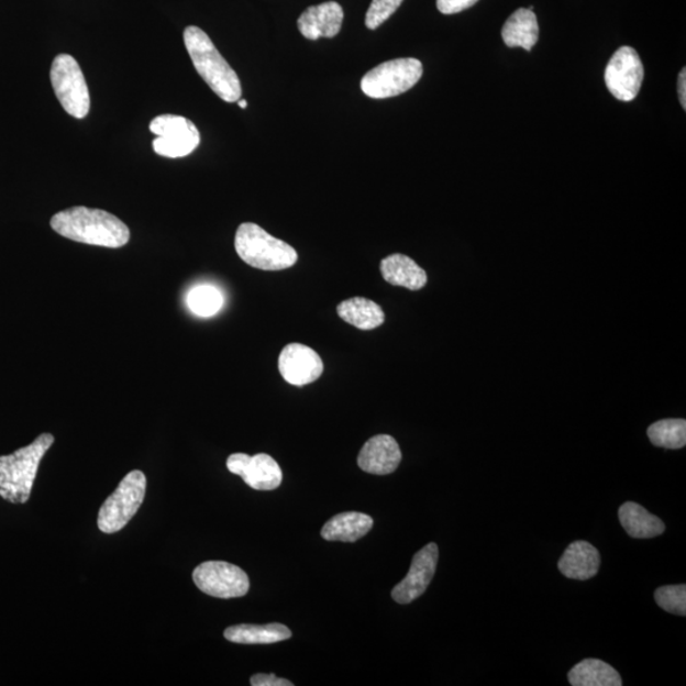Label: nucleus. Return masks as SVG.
<instances>
[{
    "label": "nucleus",
    "instance_id": "nucleus-11",
    "mask_svg": "<svg viewBox=\"0 0 686 686\" xmlns=\"http://www.w3.org/2000/svg\"><path fill=\"white\" fill-rule=\"evenodd\" d=\"M226 468L257 491H273L283 482L280 465L267 454H232L228 457Z\"/></svg>",
    "mask_w": 686,
    "mask_h": 686
},
{
    "label": "nucleus",
    "instance_id": "nucleus-1",
    "mask_svg": "<svg viewBox=\"0 0 686 686\" xmlns=\"http://www.w3.org/2000/svg\"><path fill=\"white\" fill-rule=\"evenodd\" d=\"M52 228L70 241L106 248H121L130 241L128 225L118 217L100 209L76 207L57 212Z\"/></svg>",
    "mask_w": 686,
    "mask_h": 686
},
{
    "label": "nucleus",
    "instance_id": "nucleus-15",
    "mask_svg": "<svg viewBox=\"0 0 686 686\" xmlns=\"http://www.w3.org/2000/svg\"><path fill=\"white\" fill-rule=\"evenodd\" d=\"M343 19L342 7L336 2H325L309 7L300 14L298 29L308 40L332 38L340 34Z\"/></svg>",
    "mask_w": 686,
    "mask_h": 686
},
{
    "label": "nucleus",
    "instance_id": "nucleus-25",
    "mask_svg": "<svg viewBox=\"0 0 686 686\" xmlns=\"http://www.w3.org/2000/svg\"><path fill=\"white\" fill-rule=\"evenodd\" d=\"M224 303L223 296L214 286L201 285L196 286L187 297V306L191 312L199 317H211L222 309Z\"/></svg>",
    "mask_w": 686,
    "mask_h": 686
},
{
    "label": "nucleus",
    "instance_id": "nucleus-6",
    "mask_svg": "<svg viewBox=\"0 0 686 686\" xmlns=\"http://www.w3.org/2000/svg\"><path fill=\"white\" fill-rule=\"evenodd\" d=\"M422 73V63L413 57L386 62L366 73L362 91L375 100L396 97L418 85Z\"/></svg>",
    "mask_w": 686,
    "mask_h": 686
},
{
    "label": "nucleus",
    "instance_id": "nucleus-26",
    "mask_svg": "<svg viewBox=\"0 0 686 686\" xmlns=\"http://www.w3.org/2000/svg\"><path fill=\"white\" fill-rule=\"evenodd\" d=\"M655 600L661 609L672 615L686 616V586L670 585L659 587L655 591Z\"/></svg>",
    "mask_w": 686,
    "mask_h": 686
},
{
    "label": "nucleus",
    "instance_id": "nucleus-22",
    "mask_svg": "<svg viewBox=\"0 0 686 686\" xmlns=\"http://www.w3.org/2000/svg\"><path fill=\"white\" fill-rule=\"evenodd\" d=\"M572 686H622L617 670L601 660L586 659L568 673Z\"/></svg>",
    "mask_w": 686,
    "mask_h": 686
},
{
    "label": "nucleus",
    "instance_id": "nucleus-23",
    "mask_svg": "<svg viewBox=\"0 0 686 686\" xmlns=\"http://www.w3.org/2000/svg\"><path fill=\"white\" fill-rule=\"evenodd\" d=\"M229 642L241 644H272L291 639L288 627L279 623L267 626L241 624L225 629Z\"/></svg>",
    "mask_w": 686,
    "mask_h": 686
},
{
    "label": "nucleus",
    "instance_id": "nucleus-4",
    "mask_svg": "<svg viewBox=\"0 0 686 686\" xmlns=\"http://www.w3.org/2000/svg\"><path fill=\"white\" fill-rule=\"evenodd\" d=\"M236 253L247 265L264 272H280L297 264L298 253L255 223H243L235 233Z\"/></svg>",
    "mask_w": 686,
    "mask_h": 686
},
{
    "label": "nucleus",
    "instance_id": "nucleus-16",
    "mask_svg": "<svg viewBox=\"0 0 686 686\" xmlns=\"http://www.w3.org/2000/svg\"><path fill=\"white\" fill-rule=\"evenodd\" d=\"M600 563V553L593 544L577 541L569 544L562 554L558 568L567 578L586 582L598 575Z\"/></svg>",
    "mask_w": 686,
    "mask_h": 686
},
{
    "label": "nucleus",
    "instance_id": "nucleus-29",
    "mask_svg": "<svg viewBox=\"0 0 686 686\" xmlns=\"http://www.w3.org/2000/svg\"><path fill=\"white\" fill-rule=\"evenodd\" d=\"M253 686H292L294 684L286 679H280L274 674H256L251 677Z\"/></svg>",
    "mask_w": 686,
    "mask_h": 686
},
{
    "label": "nucleus",
    "instance_id": "nucleus-2",
    "mask_svg": "<svg viewBox=\"0 0 686 686\" xmlns=\"http://www.w3.org/2000/svg\"><path fill=\"white\" fill-rule=\"evenodd\" d=\"M184 40L195 69L212 91L225 102H239L242 97L241 80L206 32L189 26L184 32Z\"/></svg>",
    "mask_w": 686,
    "mask_h": 686
},
{
    "label": "nucleus",
    "instance_id": "nucleus-27",
    "mask_svg": "<svg viewBox=\"0 0 686 686\" xmlns=\"http://www.w3.org/2000/svg\"><path fill=\"white\" fill-rule=\"evenodd\" d=\"M403 0H373L367 10L365 24L369 30H377L396 13Z\"/></svg>",
    "mask_w": 686,
    "mask_h": 686
},
{
    "label": "nucleus",
    "instance_id": "nucleus-7",
    "mask_svg": "<svg viewBox=\"0 0 686 686\" xmlns=\"http://www.w3.org/2000/svg\"><path fill=\"white\" fill-rule=\"evenodd\" d=\"M51 79L63 109L73 118H87L91 110V97L84 71L75 57L68 54L57 55L52 65Z\"/></svg>",
    "mask_w": 686,
    "mask_h": 686
},
{
    "label": "nucleus",
    "instance_id": "nucleus-24",
    "mask_svg": "<svg viewBox=\"0 0 686 686\" xmlns=\"http://www.w3.org/2000/svg\"><path fill=\"white\" fill-rule=\"evenodd\" d=\"M648 435L655 446L682 449L686 444V421L684 419L657 421L651 424Z\"/></svg>",
    "mask_w": 686,
    "mask_h": 686
},
{
    "label": "nucleus",
    "instance_id": "nucleus-9",
    "mask_svg": "<svg viewBox=\"0 0 686 686\" xmlns=\"http://www.w3.org/2000/svg\"><path fill=\"white\" fill-rule=\"evenodd\" d=\"M192 578L199 590L212 598H242L250 590V578L246 572L223 561L201 563L195 568Z\"/></svg>",
    "mask_w": 686,
    "mask_h": 686
},
{
    "label": "nucleus",
    "instance_id": "nucleus-28",
    "mask_svg": "<svg viewBox=\"0 0 686 686\" xmlns=\"http://www.w3.org/2000/svg\"><path fill=\"white\" fill-rule=\"evenodd\" d=\"M477 2L478 0H436V5L443 14H455L468 10Z\"/></svg>",
    "mask_w": 686,
    "mask_h": 686
},
{
    "label": "nucleus",
    "instance_id": "nucleus-5",
    "mask_svg": "<svg viewBox=\"0 0 686 686\" xmlns=\"http://www.w3.org/2000/svg\"><path fill=\"white\" fill-rule=\"evenodd\" d=\"M146 477L142 471L130 472L98 512V528L113 534L124 529L144 501Z\"/></svg>",
    "mask_w": 686,
    "mask_h": 686
},
{
    "label": "nucleus",
    "instance_id": "nucleus-3",
    "mask_svg": "<svg viewBox=\"0 0 686 686\" xmlns=\"http://www.w3.org/2000/svg\"><path fill=\"white\" fill-rule=\"evenodd\" d=\"M54 441L52 434H43L20 451L0 456V496L5 501L15 505L29 501L38 465Z\"/></svg>",
    "mask_w": 686,
    "mask_h": 686
},
{
    "label": "nucleus",
    "instance_id": "nucleus-20",
    "mask_svg": "<svg viewBox=\"0 0 686 686\" xmlns=\"http://www.w3.org/2000/svg\"><path fill=\"white\" fill-rule=\"evenodd\" d=\"M502 38L509 47H522L527 52L532 51L539 38V24L535 13L527 10V8H520L504 24Z\"/></svg>",
    "mask_w": 686,
    "mask_h": 686
},
{
    "label": "nucleus",
    "instance_id": "nucleus-19",
    "mask_svg": "<svg viewBox=\"0 0 686 686\" xmlns=\"http://www.w3.org/2000/svg\"><path fill=\"white\" fill-rule=\"evenodd\" d=\"M619 521L627 534L635 539H651L665 532V524L661 519L631 501L620 506Z\"/></svg>",
    "mask_w": 686,
    "mask_h": 686
},
{
    "label": "nucleus",
    "instance_id": "nucleus-10",
    "mask_svg": "<svg viewBox=\"0 0 686 686\" xmlns=\"http://www.w3.org/2000/svg\"><path fill=\"white\" fill-rule=\"evenodd\" d=\"M644 70L639 53L629 46L612 55L606 69L609 92L619 101L631 102L640 93Z\"/></svg>",
    "mask_w": 686,
    "mask_h": 686
},
{
    "label": "nucleus",
    "instance_id": "nucleus-30",
    "mask_svg": "<svg viewBox=\"0 0 686 686\" xmlns=\"http://www.w3.org/2000/svg\"><path fill=\"white\" fill-rule=\"evenodd\" d=\"M677 92H679V100L683 109L686 110V69L684 68L679 75V84H677Z\"/></svg>",
    "mask_w": 686,
    "mask_h": 686
},
{
    "label": "nucleus",
    "instance_id": "nucleus-18",
    "mask_svg": "<svg viewBox=\"0 0 686 686\" xmlns=\"http://www.w3.org/2000/svg\"><path fill=\"white\" fill-rule=\"evenodd\" d=\"M373 525L369 514L343 512L327 521L321 534L329 542L354 543L369 533Z\"/></svg>",
    "mask_w": 686,
    "mask_h": 686
},
{
    "label": "nucleus",
    "instance_id": "nucleus-17",
    "mask_svg": "<svg viewBox=\"0 0 686 686\" xmlns=\"http://www.w3.org/2000/svg\"><path fill=\"white\" fill-rule=\"evenodd\" d=\"M383 279L390 285L403 286V288L418 291L428 284V274L414 261L408 256L390 255L380 264Z\"/></svg>",
    "mask_w": 686,
    "mask_h": 686
},
{
    "label": "nucleus",
    "instance_id": "nucleus-14",
    "mask_svg": "<svg viewBox=\"0 0 686 686\" xmlns=\"http://www.w3.org/2000/svg\"><path fill=\"white\" fill-rule=\"evenodd\" d=\"M402 461L395 438L377 435L366 441L357 457L358 467L370 475L387 476L397 471Z\"/></svg>",
    "mask_w": 686,
    "mask_h": 686
},
{
    "label": "nucleus",
    "instance_id": "nucleus-31",
    "mask_svg": "<svg viewBox=\"0 0 686 686\" xmlns=\"http://www.w3.org/2000/svg\"><path fill=\"white\" fill-rule=\"evenodd\" d=\"M239 102H240V108H242V109H247V104H248V103H247V101H246V100H240Z\"/></svg>",
    "mask_w": 686,
    "mask_h": 686
},
{
    "label": "nucleus",
    "instance_id": "nucleus-13",
    "mask_svg": "<svg viewBox=\"0 0 686 686\" xmlns=\"http://www.w3.org/2000/svg\"><path fill=\"white\" fill-rule=\"evenodd\" d=\"M279 370L291 386L305 387L321 378L324 365L313 348L301 343H289L281 351Z\"/></svg>",
    "mask_w": 686,
    "mask_h": 686
},
{
    "label": "nucleus",
    "instance_id": "nucleus-8",
    "mask_svg": "<svg viewBox=\"0 0 686 686\" xmlns=\"http://www.w3.org/2000/svg\"><path fill=\"white\" fill-rule=\"evenodd\" d=\"M155 153L167 158H182L198 148L201 137L193 122L177 114H161L151 122Z\"/></svg>",
    "mask_w": 686,
    "mask_h": 686
},
{
    "label": "nucleus",
    "instance_id": "nucleus-21",
    "mask_svg": "<svg viewBox=\"0 0 686 686\" xmlns=\"http://www.w3.org/2000/svg\"><path fill=\"white\" fill-rule=\"evenodd\" d=\"M338 314L341 320L363 331L378 329L386 321L381 307L366 298L342 301L338 307Z\"/></svg>",
    "mask_w": 686,
    "mask_h": 686
},
{
    "label": "nucleus",
    "instance_id": "nucleus-12",
    "mask_svg": "<svg viewBox=\"0 0 686 686\" xmlns=\"http://www.w3.org/2000/svg\"><path fill=\"white\" fill-rule=\"evenodd\" d=\"M439 561V549L435 543L423 546L414 554L410 572L394 590L391 598L398 604H410L428 590L432 578L435 576Z\"/></svg>",
    "mask_w": 686,
    "mask_h": 686
}]
</instances>
